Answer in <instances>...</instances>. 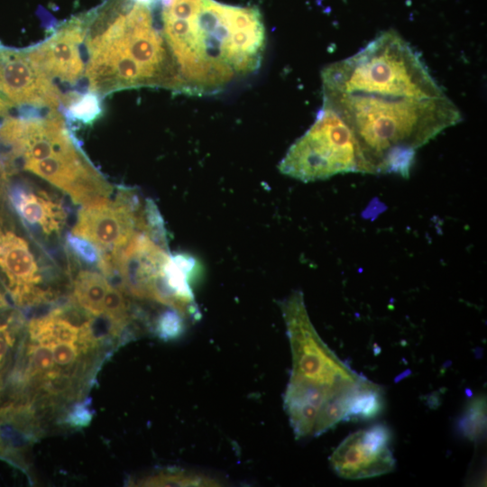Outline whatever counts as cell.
I'll return each instance as SVG.
<instances>
[{
  "label": "cell",
  "mask_w": 487,
  "mask_h": 487,
  "mask_svg": "<svg viewBox=\"0 0 487 487\" xmlns=\"http://www.w3.org/2000/svg\"><path fill=\"white\" fill-rule=\"evenodd\" d=\"M161 32L176 66L179 92L212 94L260 67V11L216 0H159Z\"/></svg>",
  "instance_id": "1"
},
{
  "label": "cell",
  "mask_w": 487,
  "mask_h": 487,
  "mask_svg": "<svg viewBox=\"0 0 487 487\" xmlns=\"http://www.w3.org/2000/svg\"><path fill=\"white\" fill-rule=\"evenodd\" d=\"M82 15L84 94L103 98L144 87L179 92L176 66L152 7L133 0H106Z\"/></svg>",
  "instance_id": "2"
},
{
  "label": "cell",
  "mask_w": 487,
  "mask_h": 487,
  "mask_svg": "<svg viewBox=\"0 0 487 487\" xmlns=\"http://www.w3.org/2000/svg\"><path fill=\"white\" fill-rule=\"evenodd\" d=\"M323 104L347 124L357 142L362 173L409 178L417 150L462 120L446 96L416 97L323 92Z\"/></svg>",
  "instance_id": "3"
},
{
  "label": "cell",
  "mask_w": 487,
  "mask_h": 487,
  "mask_svg": "<svg viewBox=\"0 0 487 487\" xmlns=\"http://www.w3.org/2000/svg\"><path fill=\"white\" fill-rule=\"evenodd\" d=\"M292 356L283 398L296 438L317 436L346 421L350 404L368 379L341 361L308 317L301 291L281 302Z\"/></svg>",
  "instance_id": "4"
},
{
  "label": "cell",
  "mask_w": 487,
  "mask_h": 487,
  "mask_svg": "<svg viewBox=\"0 0 487 487\" xmlns=\"http://www.w3.org/2000/svg\"><path fill=\"white\" fill-rule=\"evenodd\" d=\"M60 110H32L0 121V159L9 172L23 169L84 206L110 198L113 186L92 164Z\"/></svg>",
  "instance_id": "5"
},
{
  "label": "cell",
  "mask_w": 487,
  "mask_h": 487,
  "mask_svg": "<svg viewBox=\"0 0 487 487\" xmlns=\"http://www.w3.org/2000/svg\"><path fill=\"white\" fill-rule=\"evenodd\" d=\"M323 92L436 97L446 95L420 55L394 30L325 67Z\"/></svg>",
  "instance_id": "6"
},
{
  "label": "cell",
  "mask_w": 487,
  "mask_h": 487,
  "mask_svg": "<svg viewBox=\"0 0 487 487\" xmlns=\"http://www.w3.org/2000/svg\"><path fill=\"white\" fill-rule=\"evenodd\" d=\"M66 247L53 250L34 238L0 194V286L19 308L56 304L70 292Z\"/></svg>",
  "instance_id": "7"
},
{
  "label": "cell",
  "mask_w": 487,
  "mask_h": 487,
  "mask_svg": "<svg viewBox=\"0 0 487 487\" xmlns=\"http://www.w3.org/2000/svg\"><path fill=\"white\" fill-rule=\"evenodd\" d=\"M279 170L300 181L311 182L342 173H362V160L347 124L323 104L313 124L287 151Z\"/></svg>",
  "instance_id": "8"
},
{
  "label": "cell",
  "mask_w": 487,
  "mask_h": 487,
  "mask_svg": "<svg viewBox=\"0 0 487 487\" xmlns=\"http://www.w3.org/2000/svg\"><path fill=\"white\" fill-rule=\"evenodd\" d=\"M139 231L147 232L145 200L124 186L117 187L114 200L106 198L82 206L71 230L110 255L122 251Z\"/></svg>",
  "instance_id": "9"
},
{
  "label": "cell",
  "mask_w": 487,
  "mask_h": 487,
  "mask_svg": "<svg viewBox=\"0 0 487 487\" xmlns=\"http://www.w3.org/2000/svg\"><path fill=\"white\" fill-rule=\"evenodd\" d=\"M54 193L30 179L12 176L5 187L10 207L28 232L45 246L62 250L65 245H60V238L67 225L69 209Z\"/></svg>",
  "instance_id": "10"
},
{
  "label": "cell",
  "mask_w": 487,
  "mask_h": 487,
  "mask_svg": "<svg viewBox=\"0 0 487 487\" xmlns=\"http://www.w3.org/2000/svg\"><path fill=\"white\" fill-rule=\"evenodd\" d=\"M0 96L17 109L62 112L61 93L40 69L28 47L0 45Z\"/></svg>",
  "instance_id": "11"
},
{
  "label": "cell",
  "mask_w": 487,
  "mask_h": 487,
  "mask_svg": "<svg viewBox=\"0 0 487 487\" xmlns=\"http://www.w3.org/2000/svg\"><path fill=\"white\" fill-rule=\"evenodd\" d=\"M391 434L384 424H376L348 435L333 451V470L345 479L358 480L389 473L396 460L390 448Z\"/></svg>",
  "instance_id": "12"
},
{
  "label": "cell",
  "mask_w": 487,
  "mask_h": 487,
  "mask_svg": "<svg viewBox=\"0 0 487 487\" xmlns=\"http://www.w3.org/2000/svg\"><path fill=\"white\" fill-rule=\"evenodd\" d=\"M72 256V279L69 297L92 316H99L102 301L111 283L102 273L82 269V263L73 254Z\"/></svg>",
  "instance_id": "13"
},
{
  "label": "cell",
  "mask_w": 487,
  "mask_h": 487,
  "mask_svg": "<svg viewBox=\"0 0 487 487\" xmlns=\"http://www.w3.org/2000/svg\"><path fill=\"white\" fill-rule=\"evenodd\" d=\"M136 483L142 486H216L220 482L206 474L178 469L156 473Z\"/></svg>",
  "instance_id": "14"
},
{
  "label": "cell",
  "mask_w": 487,
  "mask_h": 487,
  "mask_svg": "<svg viewBox=\"0 0 487 487\" xmlns=\"http://www.w3.org/2000/svg\"><path fill=\"white\" fill-rule=\"evenodd\" d=\"M457 427L460 433L471 441L483 437L486 429V399L477 396L472 399L460 417Z\"/></svg>",
  "instance_id": "15"
},
{
  "label": "cell",
  "mask_w": 487,
  "mask_h": 487,
  "mask_svg": "<svg viewBox=\"0 0 487 487\" xmlns=\"http://www.w3.org/2000/svg\"><path fill=\"white\" fill-rule=\"evenodd\" d=\"M101 114V97L92 92L78 96L63 111L66 119L83 124H91Z\"/></svg>",
  "instance_id": "16"
},
{
  "label": "cell",
  "mask_w": 487,
  "mask_h": 487,
  "mask_svg": "<svg viewBox=\"0 0 487 487\" xmlns=\"http://www.w3.org/2000/svg\"><path fill=\"white\" fill-rule=\"evenodd\" d=\"M64 244L81 263L97 267L101 253L90 241L71 233H66Z\"/></svg>",
  "instance_id": "17"
},
{
  "label": "cell",
  "mask_w": 487,
  "mask_h": 487,
  "mask_svg": "<svg viewBox=\"0 0 487 487\" xmlns=\"http://www.w3.org/2000/svg\"><path fill=\"white\" fill-rule=\"evenodd\" d=\"M184 318L178 311L166 308L155 317L153 330L163 340L174 339L183 330Z\"/></svg>",
  "instance_id": "18"
},
{
  "label": "cell",
  "mask_w": 487,
  "mask_h": 487,
  "mask_svg": "<svg viewBox=\"0 0 487 487\" xmlns=\"http://www.w3.org/2000/svg\"><path fill=\"white\" fill-rule=\"evenodd\" d=\"M92 411L88 400L75 404L64 418V423L72 427L87 426L92 418Z\"/></svg>",
  "instance_id": "19"
},
{
  "label": "cell",
  "mask_w": 487,
  "mask_h": 487,
  "mask_svg": "<svg viewBox=\"0 0 487 487\" xmlns=\"http://www.w3.org/2000/svg\"><path fill=\"white\" fill-rule=\"evenodd\" d=\"M14 108L3 97L0 96V120L14 114Z\"/></svg>",
  "instance_id": "20"
},
{
  "label": "cell",
  "mask_w": 487,
  "mask_h": 487,
  "mask_svg": "<svg viewBox=\"0 0 487 487\" xmlns=\"http://www.w3.org/2000/svg\"><path fill=\"white\" fill-rule=\"evenodd\" d=\"M10 310H11V305L6 299L5 291L0 286V315Z\"/></svg>",
  "instance_id": "21"
},
{
  "label": "cell",
  "mask_w": 487,
  "mask_h": 487,
  "mask_svg": "<svg viewBox=\"0 0 487 487\" xmlns=\"http://www.w3.org/2000/svg\"><path fill=\"white\" fill-rule=\"evenodd\" d=\"M9 177L10 174L7 172L5 167L0 160V194L5 190V187Z\"/></svg>",
  "instance_id": "22"
},
{
  "label": "cell",
  "mask_w": 487,
  "mask_h": 487,
  "mask_svg": "<svg viewBox=\"0 0 487 487\" xmlns=\"http://www.w3.org/2000/svg\"><path fill=\"white\" fill-rule=\"evenodd\" d=\"M133 1L149 5L151 7H153L159 2V0H133Z\"/></svg>",
  "instance_id": "23"
}]
</instances>
